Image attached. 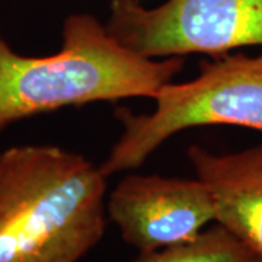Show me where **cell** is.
I'll list each match as a JSON object with an SVG mask.
<instances>
[{
    "mask_svg": "<svg viewBox=\"0 0 262 262\" xmlns=\"http://www.w3.org/2000/svg\"><path fill=\"white\" fill-rule=\"evenodd\" d=\"M106 178L50 144L0 151V262H79L106 229Z\"/></svg>",
    "mask_w": 262,
    "mask_h": 262,
    "instance_id": "6da1fadb",
    "label": "cell"
},
{
    "mask_svg": "<svg viewBox=\"0 0 262 262\" xmlns=\"http://www.w3.org/2000/svg\"><path fill=\"white\" fill-rule=\"evenodd\" d=\"M182 69L181 57L136 54L88 13L66 18L61 48L51 56L18 54L0 34V131L66 106L153 98Z\"/></svg>",
    "mask_w": 262,
    "mask_h": 262,
    "instance_id": "7a4b0ae2",
    "label": "cell"
},
{
    "mask_svg": "<svg viewBox=\"0 0 262 262\" xmlns=\"http://www.w3.org/2000/svg\"><path fill=\"white\" fill-rule=\"evenodd\" d=\"M150 114L117 113L122 133L101 165L105 177L139 168L169 137L201 125H237L262 133V54L201 64L184 83L163 84Z\"/></svg>",
    "mask_w": 262,
    "mask_h": 262,
    "instance_id": "3957f363",
    "label": "cell"
},
{
    "mask_svg": "<svg viewBox=\"0 0 262 262\" xmlns=\"http://www.w3.org/2000/svg\"><path fill=\"white\" fill-rule=\"evenodd\" d=\"M105 27L124 47L147 58L222 56L262 46V0H166L156 8L113 0Z\"/></svg>",
    "mask_w": 262,
    "mask_h": 262,
    "instance_id": "277c9868",
    "label": "cell"
},
{
    "mask_svg": "<svg viewBox=\"0 0 262 262\" xmlns=\"http://www.w3.org/2000/svg\"><path fill=\"white\" fill-rule=\"evenodd\" d=\"M106 214L140 252L194 241L215 223L213 196L196 177L127 175L108 196Z\"/></svg>",
    "mask_w": 262,
    "mask_h": 262,
    "instance_id": "5b68a950",
    "label": "cell"
},
{
    "mask_svg": "<svg viewBox=\"0 0 262 262\" xmlns=\"http://www.w3.org/2000/svg\"><path fill=\"white\" fill-rule=\"evenodd\" d=\"M187 155L195 177L213 196L215 223L262 262V144L236 153L192 146Z\"/></svg>",
    "mask_w": 262,
    "mask_h": 262,
    "instance_id": "8992f818",
    "label": "cell"
},
{
    "mask_svg": "<svg viewBox=\"0 0 262 262\" xmlns=\"http://www.w3.org/2000/svg\"><path fill=\"white\" fill-rule=\"evenodd\" d=\"M134 262H258L236 236L219 223L194 241L163 249L140 252Z\"/></svg>",
    "mask_w": 262,
    "mask_h": 262,
    "instance_id": "52a82bcc",
    "label": "cell"
}]
</instances>
